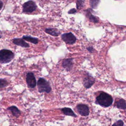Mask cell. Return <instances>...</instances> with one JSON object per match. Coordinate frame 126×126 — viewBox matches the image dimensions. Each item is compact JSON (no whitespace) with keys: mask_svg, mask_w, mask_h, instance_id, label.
<instances>
[{"mask_svg":"<svg viewBox=\"0 0 126 126\" xmlns=\"http://www.w3.org/2000/svg\"><path fill=\"white\" fill-rule=\"evenodd\" d=\"M112 96L106 93H100L96 98V103L103 107H108L112 104Z\"/></svg>","mask_w":126,"mask_h":126,"instance_id":"obj_1","label":"cell"},{"mask_svg":"<svg viewBox=\"0 0 126 126\" xmlns=\"http://www.w3.org/2000/svg\"><path fill=\"white\" fill-rule=\"evenodd\" d=\"M14 57V53L7 49L0 50V63H9Z\"/></svg>","mask_w":126,"mask_h":126,"instance_id":"obj_2","label":"cell"},{"mask_svg":"<svg viewBox=\"0 0 126 126\" xmlns=\"http://www.w3.org/2000/svg\"><path fill=\"white\" fill-rule=\"evenodd\" d=\"M37 85L39 93H49L51 91V88L49 82L44 78H40L37 82Z\"/></svg>","mask_w":126,"mask_h":126,"instance_id":"obj_3","label":"cell"},{"mask_svg":"<svg viewBox=\"0 0 126 126\" xmlns=\"http://www.w3.org/2000/svg\"><path fill=\"white\" fill-rule=\"evenodd\" d=\"M36 8V5L34 2L29 0L23 5V11L25 13H31L34 11Z\"/></svg>","mask_w":126,"mask_h":126,"instance_id":"obj_4","label":"cell"},{"mask_svg":"<svg viewBox=\"0 0 126 126\" xmlns=\"http://www.w3.org/2000/svg\"><path fill=\"white\" fill-rule=\"evenodd\" d=\"M62 39L68 44H73L76 41V38L71 32L64 33L61 35Z\"/></svg>","mask_w":126,"mask_h":126,"instance_id":"obj_5","label":"cell"},{"mask_svg":"<svg viewBox=\"0 0 126 126\" xmlns=\"http://www.w3.org/2000/svg\"><path fill=\"white\" fill-rule=\"evenodd\" d=\"M26 82L28 86L30 88H34L36 85V81L34 75L32 72H29L26 76Z\"/></svg>","mask_w":126,"mask_h":126,"instance_id":"obj_6","label":"cell"},{"mask_svg":"<svg viewBox=\"0 0 126 126\" xmlns=\"http://www.w3.org/2000/svg\"><path fill=\"white\" fill-rule=\"evenodd\" d=\"M77 109L79 113L82 116H87L89 114V109L87 105L83 104H79L77 106Z\"/></svg>","mask_w":126,"mask_h":126,"instance_id":"obj_7","label":"cell"},{"mask_svg":"<svg viewBox=\"0 0 126 126\" xmlns=\"http://www.w3.org/2000/svg\"><path fill=\"white\" fill-rule=\"evenodd\" d=\"M94 82L95 80L94 78L90 75H88L83 80V85L86 89H89L93 86Z\"/></svg>","mask_w":126,"mask_h":126,"instance_id":"obj_8","label":"cell"},{"mask_svg":"<svg viewBox=\"0 0 126 126\" xmlns=\"http://www.w3.org/2000/svg\"><path fill=\"white\" fill-rule=\"evenodd\" d=\"M62 65L66 70H70L73 66V59H64L63 61Z\"/></svg>","mask_w":126,"mask_h":126,"instance_id":"obj_9","label":"cell"},{"mask_svg":"<svg viewBox=\"0 0 126 126\" xmlns=\"http://www.w3.org/2000/svg\"><path fill=\"white\" fill-rule=\"evenodd\" d=\"M13 43L18 46H20L21 47L24 48H28L29 47V44L25 41L23 39L21 38H15L13 40Z\"/></svg>","mask_w":126,"mask_h":126,"instance_id":"obj_10","label":"cell"},{"mask_svg":"<svg viewBox=\"0 0 126 126\" xmlns=\"http://www.w3.org/2000/svg\"><path fill=\"white\" fill-rule=\"evenodd\" d=\"M85 12H86V16L88 18L89 21L94 23H97L98 22V18L94 16L92 14L90 11V9H87L85 11Z\"/></svg>","mask_w":126,"mask_h":126,"instance_id":"obj_11","label":"cell"},{"mask_svg":"<svg viewBox=\"0 0 126 126\" xmlns=\"http://www.w3.org/2000/svg\"><path fill=\"white\" fill-rule=\"evenodd\" d=\"M7 109L8 110H10L12 112V115L14 116H15V117H16L17 118H18L20 115V114H21L20 111L15 106H10V107H8Z\"/></svg>","mask_w":126,"mask_h":126,"instance_id":"obj_12","label":"cell"},{"mask_svg":"<svg viewBox=\"0 0 126 126\" xmlns=\"http://www.w3.org/2000/svg\"><path fill=\"white\" fill-rule=\"evenodd\" d=\"M45 31L46 33L54 36H57L60 33V32L57 29L54 28H47L45 30Z\"/></svg>","mask_w":126,"mask_h":126,"instance_id":"obj_13","label":"cell"},{"mask_svg":"<svg viewBox=\"0 0 126 126\" xmlns=\"http://www.w3.org/2000/svg\"><path fill=\"white\" fill-rule=\"evenodd\" d=\"M61 110L63 112V113L65 115L72 116V117H76V116H77L76 115L72 110V109L70 108L64 107V108H62L61 109Z\"/></svg>","mask_w":126,"mask_h":126,"instance_id":"obj_14","label":"cell"},{"mask_svg":"<svg viewBox=\"0 0 126 126\" xmlns=\"http://www.w3.org/2000/svg\"><path fill=\"white\" fill-rule=\"evenodd\" d=\"M115 105L119 109L123 110L126 109V102L123 99H120L116 101Z\"/></svg>","mask_w":126,"mask_h":126,"instance_id":"obj_15","label":"cell"},{"mask_svg":"<svg viewBox=\"0 0 126 126\" xmlns=\"http://www.w3.org/2000/svg\"><path fill=\"white\" fill-rule=\"evenodd\" d=\"M23 39L25 40L28 41L30 42H31L32 43H33L34 44H36L38 43V39L35 38V37H32L30 36H23L22 37Z\"/></svg>","mask_w":126,"mask_h":126,"instance_id":"obj_16","label":"cell"},{"mask_svg":"<svg viewBox=\"0 0 126 126\" xmlns=\"http://www.w3.org/2000/svg\"><path fill=\"white\" fill-rule=\"evenodd\" d=\"M89 1L91 7L93 9H95L97 7L100 2V0H89Z\"/></svg>","mask_w":126,"mask_h":126,"instance_id":"obj_17","label":"cell"},{"mask_svg":"<svg viewBox=\"0 0 126 126\" xmlns=\"http://www.w3.org/2000/svg\"><path fill=\"white\" fill-rule=\"evenodd\" d=\"M8 84V83L6 80L4 79L0 78V88H4L6 86H7Z\"/></svg>","mask_w":126,"mask_h":126,"instance_id":"obj_18","label":"cell"},{"mask_svg":"<svg viewBox=\"0 0 126 126\" xmlns=\"http://www.w3.org/2000/svg\"><path fill=\"white\" fill-rule=\"evenodd\" d=\"M84 5V1L83 0H77L76 2V7L77 9L81 8Z\"/></svg>","mask_w":126,"mask_h":126,"instance_id":"obj_19","label":"cell"},{"mask_svg":"<svg viewBox=\"0 0 126 126\" xmlns=\"http://www.w3.org/2000/svg\"><path fill=\"white\" fill-rule=\"evenodd\" d=\"M116 123V125L117 126H123V125H124V123H123V122L122 121V120H118L116 123Z\"/></svg>","mask_w":126,"mask_h":126,"instance_id":"obj_20","label":"cell"},{"mask_svg":"<svg viewBox=\"0 0 126 126\" xmlns=\"http://www.w3.org/2000/svg\"><path fill=\"white\" fill-rule=\"evenodd\" d=\"M76 12V10L74 8H73V9H71L68 12V14H74Z\"/></svg>","mask_w":126,"mask_h":126,"instance_id":"obj_21","label":"cell"},{"mask_svg":"<svg viewBox=\"0 0 126 126\" xmlns=\"http://www.w3.org/2000/svg\"><path fill=\"white\" fill-rule=\"evenodd\" d=\"M87 50L90 52H92L93 51V48L92 47H89L88 48H87Z\"/></svg>","mask_w":126,"mask_h":126,"instance_id":"obj_22","label":"cell"},{"mask_svg":"<svg viewBox=\"0 0 126 126\" xmlns=\"http://www.w3.org/2000/svg\"><path fill=\"white\" fill-rule=\"evenodd\" d=\"M2 6H3V2L1 0H0V10H1Z\"/></svg>","mask_w":126,"mask_h":126,"instance_id":"obj_23","label":"cell"},{"mask_svg":"<svg viewBox=\"0 0 126 126\" xmlns=\"http://www.w3.org/2000/svg\"><path fill=\"white\" fill-rule=\"evenodd\" d=\"M112 126H117V125H116V123H114Z\"/></svg>","mask_w":126,"mask_h":126,"instance_id":"obj_24","label":"cell"}]
</instances>
